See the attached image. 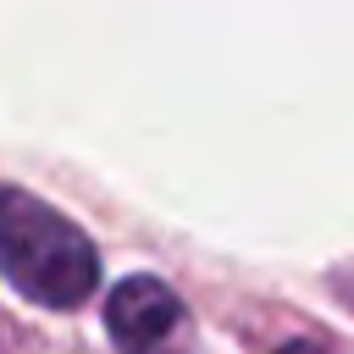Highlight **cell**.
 Returning <instances> with one entry per match:
<instances>
[{"mask_svg": "<svg viewBox=\"0 0 354 354\" xmlns=\"http://www.w3.org/2000/svg\"><path fill=\"white\" fill-rule=\"evenodd\" d=\"M183 321L188 310L160 277H127L105 299V326L122 354H166L183 337Z\"/></svg>", "mask_w": 354, "mask_h": 354, "instance_id": "cell-2", "label": "cell"}, {"mask_svg": "<svg viewBox=\"0 0 354 354\" xmlns=\"http://www.w3.org/2000/svg\"><path fill=\"white\" fill-rule=\"evenodd\" d=\"M282 354H321V348H310V343H288Z\"/></svg>", "mask_w": 354, "mask_h": 354, "instance_id": "cell-3", "label": "cell"}, {"mask_svg": "<svg viewBox=\"0 0 354 354\" xmlns=\"http://www.w3.org/2000/svg\"><path fill=\"white\" fill-rule=\"evenodd\" d=\"M0 271L22 299L44 310H77L100 282V254L44 199L0 188Z\"/></svg>", "mask_w": 354, "mask_h": 354, "instance_id": "cell-1", "label": "cell"}]
</instances>
